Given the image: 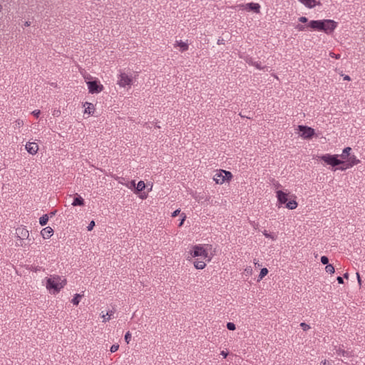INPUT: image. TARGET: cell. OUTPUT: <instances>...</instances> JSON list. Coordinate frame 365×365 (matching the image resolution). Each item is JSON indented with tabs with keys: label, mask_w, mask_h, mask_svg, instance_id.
I'll list each match as a JSON object with an SVG mask.
<instances>
[{
	"label": "cell",
	"mask_w": 365,
	"mask_h": 365,
	"mask_svg": "<svg viewBox=\"0 0 365 365\" xmlns=\"http://www.w3.org/2000/svg\"><path fill=\"white\" fill-rule=\"evenodd\" d=\"M173 46L175 49L181 53H185L189 51L190 44L188 43L180 40L175 41L173 44Z\"/></svg>",
	"instance_id": "cell-6"
},
{
	"label": "cell",
	"mask_w": 365,
	"mask_h": 365,
	"mask_svg": "<svg viewBox=\"0 0 365 365\" xmlns=\"http://www.w3.org/2000/svg\"><path fill=\"white\" fill-rule=\"evenodd\" d=\"M296 131L300 137L306 140H311L316 134L314 128L306 126H298Z\"/></svg>",
	"instance_id": "cell-4"
},
{
	"label": "cell",
	"mask_w": 365,
	"mask_h": 365,
	"mask_svg": "<svg viewBox=\"0 0 365 365\" xmlns=\"http://www.w3.org/2000/svg\"><path fill=\"white\" fill-rule=\"evenodd\" d=\"M17 234L21 239H25L28 236V233L27 230L24 229H18L17 231Z\"/></svg>",
	"instance_id": "cell-12"
},
{
	"label": "cell",
	"mask_w": 365,
	"mask_h": 365,
	"mask_svg": "<svg viewBox=\"0 0 365 365\" xmlns=\"http://www.w3.org/2000/svg\"><path fill=\"white\" fill-rule=\"evenodd\" d=\"M300 326L304 331H308L311 329L309 325L305 323H301L300 324Z\"/></svg>",
	"instance_id": "cell-15"
},
{
	"label": "cell",
	"mask_w": 365,
	"mask_h": 365,
	"mask_svg": "<svg viewBox=\"0 0 365 365\" xmlns=\"http://www.w3.org/2000/svg\"><path fill=\"white\" fill-rule=\"evenodd\" d=\"M180 211H181L180 209H178L177 210V211H175L174 212H173V214L172 215V217H175L176 216H177V215H179V214H180Z\"/></svg>",
	"instance_id": "cell-18"
},
{
	"label": "cell",
	"mask_w": 365,
	"mask_h": 365,
	"mask_svg": "<svg viewBox=\"0 0 365 365\" xmlns=\"http://www.w3.org/2000/svg\"><path fill=\"white\" fill-rule=\"evenodd\" d=\"M25 148L29 154L35 156L38 153L39 147L38 144L36 143L28 142L26 144Z\"/></svg>",
	"instance_id": "cell-7"
},
{
	"label": "cell",
	"mask_w": 365,
	"mask_h": 365,
	"mask_svg": "<svg viewBox=\"0 0 365 365\" xmlns=\"http://www.w3.org/2000/svg\"><path fill=\"white\" fill-rule=\"evenodd\" d=\"M84 297V293H76L73 295L70 300V303L73 306H78L82 301Z\"/></svg>",
	"instance_id": "cell-8"
},
{
	"label": "cell",
	"mask_w": 365,
	"mask_h": 365,
	"mask_svg": "<svg viewBox=\"0 0 365 365\" xmlns=\"http://www.w3.org/2000/svg\"><path fill=\"white\" fill-rule=\"evenodd\" d=\"M49 222V216L48 215L44 214L39 219V223L41 226H44Z\"/></svg>",
	"instance_id": "cell-13"
},
{
	"label": "cell",
	"mask_w": 365,
	"mask_h": 365,
	"mask_svg": "<svg viewBox=\"0 0 365 365\" xmlns=\"http://www.w3.org/2000/svg\"><path fill=\"white\" fill-rule=\"evenodd\" d=\"M84 113L89 115H93L94 113V107L93 105L88 102H85L83 104Z\"/></svg>",
	"instance_id": "cell-10"
},
{
	"label": "cell",
	"mask_w": 365,
	"mask_h": 365,
	"mask_svg": "<svg viewBox=\"0 0 365 365\" xmlns=\"http://www.w3.org/2000/svg\"><path fill=\"white\" fill-rule=\"evenodd\" d=\"M95 222L94 220L91 221L89 224L88 226L87 227V229L88 231H91L92 230L94 227H95Z\"/></svg>",
	"instance_id": "cell-17"
},
{
	"label": "cell",
	"mask_w": 365,
	"mask_h": 365,
	"mask_svg": "<svg viewBox=\"0 0 365 365\" xmlns=\"http://www.w3.org/2000/svg\"><path fill=\"white\" fill-rule=\"evenodd\" d=\"M337 25V23L332 20H312L303 25H298V29L302 30H313L330 34L334 31Z\"/></svg>",
	"instance_id": "cell-2"
},
{
	"label": "cell",
	"mask_w": 365,
	"mask_h": 365,
	"mask_svg": "<svg viewBox=\"0 0 365 365\" xmlns=\"http://www.w3.org/2000/svg\"><path fill=\"white\" fill-rule=\"evenodd\" d=\"M46 290L51 295L56 296L67 285V281L65 278L57 275H52L46 279L44 282Z\"/></svg>",
	"instance_id": "cell-3"
},
{
	"label": "cell",
	"mask_w": 365,
	"mask_h": 365,
	"mask_svg": "<svg viewBox=\"0 0 365 365\" xmlns=\"http://www.w3.org/2000/svg\"><path fill=\"white\" fill-rule=\"evenodd\" d=\"M54 233V231L50 227H47L41 231L40 234L43 238L48 239L51 238Z\"/></svg>",
	"instance_id": "cell-9"
},
{
	"label": "cell",
	"mask_w": 365,
	"mask_h": 365,
	"mask_svg": "<svg viewBox=\"0 0 365 365\" xmlns=\"http://www.w3.org/2000/svg\"><path fill=\"white\" fill-rule=\"evenodd\" d=\"M351 148H347L341 154L319 155L314 156V158L332 171H343L360 163L358 158L351 153Z\"/></svg>",
	"instance_id": "cell-1"
},
{
	"label": "cell",
	"mask_w": 365,
	"mask_h": 365,
	"mask_svg": "<svg viewBox=\"0 0 365 365\" xmlns=\"http://www.w3.org/2000/svg\"><path fill=\"white\" fill-rule=\"evenodd\" d=\"M298 204L297 200L291 201L286 204V207L289 210H294L298 208Z\"/></svg>",
	"instance_id": "cell-11"
},
{
	"label": "cell",
	"mask_w": 365,
	"mask_h": 365,
	"mask_svg": "<svg viewBox=\"0 0 365 365\" xmlns=\"http://www.w3.org/2000/svg\"><path fill=\"white\" fill-rule=\"evenodd\" d=\"M303 4L305 5L308 8H314V6L319 4V3L316 1H301Z\"/></svg>",
	"instance_id": "cell-14"
},
{
	"label": "cell",
	"mask_w": 365,
	"mask_h": 365,
	"mask_svg": "<svg viewBox=\"0 0 365 365\" xmlns=\"http://www.w3.org/2000/svg\"><path fill=\"white\" fill-rule=\"evenodd\" d=\"M145 188V184L143 181H141L139 182L137 188L139 191H142L144 190Z\"/></svg>",
	"instance_id": "cell-16"
},
{
	"label": "cell",
	"mask_w": 365,
	"mask_h": 365,
	"mask_svg": "<svg viewBox=\"0 0 365 365\" xmlns=\"http://www.w3.org/2000/svg\"><path fill=\"white\" fill-rule=\"evenodd\" d=\"M232 174L229 172L221 170L214 176L213 179L217 184L222 185L229 181L232 179Z\"/></svg>",
	"instance_id": "cell-5"
}]
</instances>
